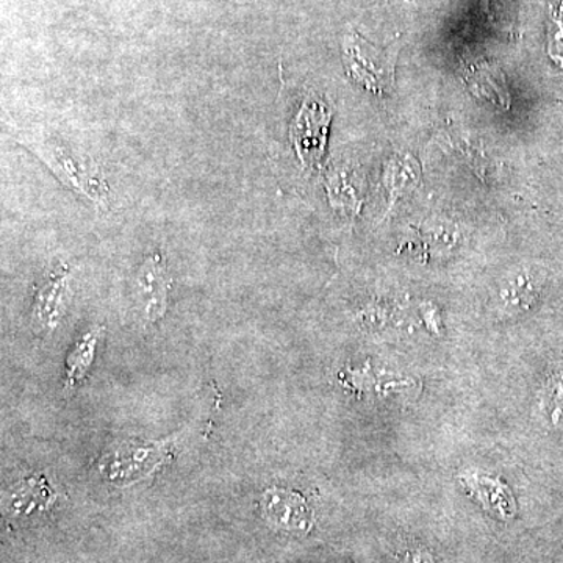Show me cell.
Returning <instances> with one entry per match:
<instances>
[{
	"instance_id": "obj_2",
	"label": "cell",
	"mask_w": 563,
	"mask_h": 563,
	"mask_svg": "<svg viewBox=\"0 0 563 563\" xmlns=\"http://www.w3.org/2000/svg\"><path fill=\"white\" fill-rule=\"evenodd\" d=\"M139 287L141 296L146 299V313L152 318L161 317L166 307L169 279L165 262L158 255L147 258L141 266Z\"/></svg>"
},
{
	"instance_id": "obj_1",
	"label": "cell",
	"mask_w": 563,
	"mask_h": 563,
	"mask_svg": "<svg viewBox=\"0 0 563 563\" xmlns=\"http://www.w3.org/2000/svg\"><path fill=\"white\" fill-rule=\"evenodd\" d=\"M18 135H21V139H16L18 143L33 152L62 184L77 192L92 209H109V188L99 177L95 166L88 165L80 155L74 154L65 144L52 139L47 133L27 131Z\"/></svg>"
}]
</instances>
